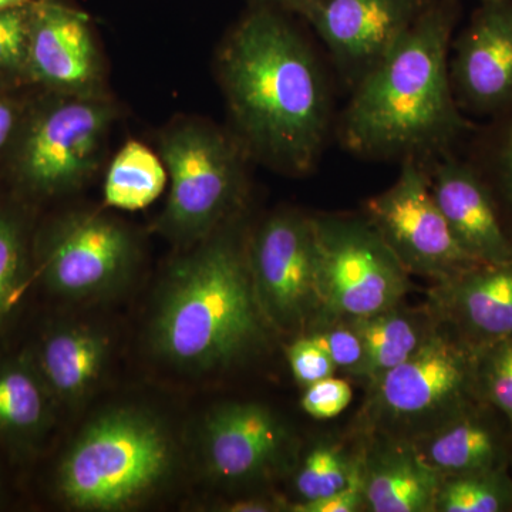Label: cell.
Segmentation results:
<instances>
[{
    "label": "cell",
    "instance_id": "6da1fadb",
    "mask_svg": "<svg viewBox=\"0 0 512 512\" xmlns=\"http://www.w3.org/2000/svg\"><path fill=\"white\" fill-rule=\"evenodd\" d=\"M282 10L254 6L218 52V77L249 156L282 173L308 174L330 127L322 67Z\"/></svg>",
    "mask_w": 512,
    "mask_h": 512
},
{
    "label": "cell",
    "instance_id": "7a4b0ae2",
    "mask_svg": "<svg viewBox=\"0 0 512 512\" xmlns=\"http://www.w3.org/2000/svg\"><path fill=\"white\" fill-rule=\"evenodd\" d=\"M458 19L457 0H430L399 43L356 84L340 124V137L352 153L421 163L451 154L476 131L450 80Z\"/></svg>",
    "mask_w": 512,
    "mask_h": 512
},
{
    "label": "cell",
    "instance_id": "3957f363",
    "mask_svg": "<svg viewBox=\"0 0 512 512\" xmlns=\"http://www.w3.org/2000/svg\"><path fill=\"white\" fill-rule=\"evenodd\" d=\"M237 217L192 245L165 278L151 343L178 369L210 372L247 356L268 325L256 298L248 239Z\"/></svg>",
    "mask_w": 512,
    "mask_h": 512
},
{
    "label": "cell",
    "instance_id": "277c9868",
    "mask_svg": "<svg viewBox=\"0 0 512 512\" xmlns=\"http://www.w3.org/2000/svg\"><path fill=\"white\" fill-rule=\"evenodd\" d=\"M174 448L157 419L134 409L101 414L84 427L57 468V491L77 510H124L170 473Z\"/></svg>",
    "mask_w": 512,
    "mask_h": 512
},
{
    "label": "cell",
    "instance_id": "5b68a950",
    "mask_svg": "<svg viewBox=\"0 0 512 512\" xmlns=\"http://www.w3.org/2000/svg\"><path fill=\"white\" fill-rule=\"evenodd\" d=\"M161 157L170 195L157 229L192 247L238 217L247 187V151L237 137L210 123L181 120L161 133Z\"/></svg>",
    "mask_w": 512,
    "mask_h": 512
},
{
    "label": "cell",
    "instance_id": "8992f818",
    "mask_svg": "<svg viewBox=\"0 0 512 512\" xmlns=\"http://www.w3.org/2000/svg\"><path fill=\"white\" fill-rule=\"evenodd\" d=\"M116 107L107 96L50 92L30 111L13 143V174L40 197L86 184L101 163Z\"/></svg>",
    "mask_w": 512,
    "mask_h": 512
},
{
    "label": "cell",
    "instance_id": "52a82bcc",
    "mask_svg": "<svg viewBox=\"0 0 512 512\" xmlns=\"http://www.w3.org/2000/svg\"><path fill=\"white\" fill-rule=\"evenodd\" d=\"M370 386L367 412L375 429L412 441L480 400L476 352L440 323L414 355Z\"/></svg>",
    "mask_w": 512,
    "mask_h": 512
},
{
    "label": "cell",
    "instance_id": "ba28073f",
    "mask_svg": "<svg viewBox=\"0 0 512 512\" xmlns=\"http://www.w3.org/2000/svg\"><path fill=\"white\" fill-rule=\"evenodd\" d=\"M312 218L325 322L366 318L403 302L410 274L366 217Z\"/></svg>",
    "mask_w": 512,
    "mask_h": 512
},
{
    "label": "cell",
    "instance_id": "9c48e42d",
    "mask_svg": "<svg viewBox=\"0 0 512 512\" xmlns=\"http://www.w3.org/2000/svg\"><path fill=\"white\" fill-rule=\"evenodd\" d=\"M256 298L269 326L305 335L325 322L319 292V249L313 218L281 211L248 238Z\"/></svg>",
    "mask_w": 512,
    "mask_h": 512
},
{
    "label": "cell",
    "instance_id": "30bf717a",
    "mask_svg": "<svg viewBox=\"0 0 512 512\" xmlns=\"http://www.w3.org/2000/svg\"><path fill=\"white\" fill-rule=\"evenodd\" d=\"M366 220L410 275L440 284L483 265L454 238L420 161H402L392 187L366 202Z\"/></svg>",
    "mask_w": 512,
    "mask_h": 512
},
{
    "label": "cell",
    "instance_id": "8fae6325",
    "mask_svg": "<svg viewBox=\"0 0 512 512\" xmlns=\"http://www.w3.org/2000/svg\"><path fill=\"white\" fill-rule=\"evenodd\" d=\"M136 258V239L123 222L101 212H70L43 234L39 272L56 295L86 301L119 288Z\"/></svg>",
    "mask_w": 512,
    "mask_h": 512
},
{
    "label": "cell",
    "instance_id": "7c38bea8",
    "mask_svg": "<svg viewBox=\"0 0 512 512\" xmlns=\"http://www.w3.org/2000/svg\"><path fill=\"white\" fill-rule=\"evenodd\" d=\"M430 0H309L299 15L318 33L340 73L356 84L412 28Z\"/></svg>",
    "mask_w": 512,
    "mask_h": 512
},
{
    "label": "cell",
    "instance_id": "4fadbf2b",
    "mask_svg": "<svg viewBox=\"0 0 512 512\" xmlns=\"http://www.w3.org/2000/svg\"><path fill=\"white\" fill-rule=\"evenodd\" d=\"M450 80L463 113L512 109V0H485L451 43Z\"/></svg>",
    "mask_w": 512,
    "mask_h": 512
},
{
    "label": "cell",
    "instance_id": "5bb4252c",
    "mask_svg": "<svg viewBox=\"0 0 512 512\" xmlns=\"http://www.w3.org/2000/svg\"><path fill=\"white\" fill-rule=\"evenodd\" d=\"M28 16L29 79L49 92L106 96L89 16L62 0H33Z\"/></svg>",
    "mask_w": 512,
    "mask_h": 512
},
{
    "label": "cell",
    "instance_id": "9a60e30c",
    "mask_svg": "<svg viewBox=\"0 0 512 512\" xmlns=\"http://www.w3.org/2000/svg\"><path fill=\"white\" fill-rule=\"evenodd\" d=\"M430 185L454 238L471 258L483 265H512L511 232L470 160L437 158Z\"/></svg>",
    "mask_w": 512,
    "mask_h": 512
},
{
    "label": "cell",
    "instance_id": "2e32d148",
    "mask_svg": "<svg viewBox=\"0 0 512 512\" xmlns=\"http://www.w3.org/2000/svg\"><path fill=\"white\" fill-rule=\"evenodd\" d=\"M288 434L271 410L255 403H229L208 414L201 448L208 471L224 481L251 480L274 466Z\"/></svg>",
    "mask_w": 512,
    "mask_h": 512
},
{
    "label": "cell",
    "instance_id": "e0dca14e",
    "mask_svg": "<svg viewBox=\"0 0 512 512\" xmlns=\"http://www.w3.org/2000/svg\"><path fill=\"white\" fill-rule=\"evenodd\" d=\"M430 311L474 352L512 336V265H478L436 284Z\"/></svg>",
    "mask_w": 512,
    "mask_h": 512
},
{
    "label": "cell",
    "instance_id": "ac0fdd59",
    "mask_svg": "<svg viewBox=\"0 0 512 512\" xmlns=\"http://www.w3.org/2000/svg\"><path fill=\"white\" fill-rule=\"evenodd\" d=\"M474 400L450 419L410 441L421 460L441 477L505 470L508 440L504 430Z\"/></svg>",
    "mask_w": 512,
    "mask_h": 512
},
{
    "label": "cell",
    "instance_id": "d6986e66",
    "mask_svg": "<svg viewBox=\"0 0 512 512\" xmlns=\"http://www.w3.org/2000/svg\"><path fill=\"white\" fill-rule=\"evenodd\" d=\"M366 510L429 512L436 510L443 477L419 457L410 441L383 436L360 460Z\"/></svg>",
    "mask_w": 512,
    "mask_h": 512
},
{
    "label": "cell",
    "instance_id": "ffe728a7",
    "mask_svg": "<svg viewBox=\"0 0 512 512\" xmlns=\"http://www.w3.org/2000/svg\"><path fill=\"white\" fill-rule=\"evenodd\" d=\"M109 353V339L100 330L60 325L47 330L30 359L53 399L76 403L99 382Z\"/></svg>",
    "mask_w": 512,
    "mask_h": 512
},
{
    "label": "cell",
    "instance_id": "44dd1931",
    "mask_svg": "<svg viewBox=\"0 0 512 512\" xmlns=\"http://www.w3.org/2000/svg\"><path fill=\"white\" fill-rule=\"evenodd\" d=\"M365 346V362L359 376L370 383L402 365L440 325L430 311L404 308L403 302L376 315L346 320Z\"/></svg>",
    "mask_w": 512,
    "mask_h": 512
},
{
    "label": "cell",
    "instance_id": "7402d4cb",
    "mask_svg": "<svg viewBox=\"0 0 512 512\" xmlns=\"http://www.w3.org/2000/svg\"><path fill=\"white\" fill-rule=\"evenodd\" d=\"M55 402L32 359L0 362V437L32 444L45 434Z\"/></svg>",
    "mask_w": 512,
    "mask_h": 512
},
{
    "label": "cell",
    "instance_id": "603a6c76",
    "mask_svg": "<svg viewBox=\"0 0 512 512\" xmlns=\"http://www.w3.org/2000/svg\"><path fill=\"white\" fill-rule=\"evenodd\" d=\"M167 178V170L158 154L140 141H128L107 170L104 202L117 210H143L160 197Z\"/></svg>",
    "mask_w": 512,
    "mask_h": 512
},
{
    "label": "cell",
    "instance_id": "cb8c5ba5",
    "mask_svg": "<svg viewBox=\"0 0 512 512\" xmlns=\"http://www.w3.org/2000/svg\"><path fill=\"white\" fill-rule=\"evenodd\" d=\"M512 508V481L505 470L443 478L437 494L440 512H501Z\"/></svg>",
    "mask_w": 512,
    "mask_h": 512
},
{
    "label": "cell",
    "instance_id": "d4e9b609",
    "mask_svg": "<svg viewBox=\"0 0 512 512\" xmlns=\"http://www.w3.org/2000/svg\"><path fill=\"white\" fill-rule=\"evenodd\" d=\"M360 478V460H352L342 448L332 444H318L296 471L295 490L299 503H306L340 493Z\"/></svg>",
    "mask_w": 512,
    "mask_h": 512
},
{
    "label": "cell",
    "instance_id": "484cf974",
    "mask_svg": "<svg viewBox=\"0 0 512 512\" xmlns=\"http://www.w3.org/2000/svg\"><path fill=\"white\" fill-rule=\"evenodd\" d=\"M478 140L470 161L493 192L503 218L507 214L512 220V109L491 119Z\"/></svg>",
    "mask_w": 512,
    "mask_h": 512
},
{
    "label": "cell",
    "instance_id": "4316f807",
    "mask_svg": "<svg viewBox=\"0 0 512 512\" xmlns=\"http://www.w3.org/2000/svg\"><path fill=\"white\" fill-rule=\"evenodd\" d=\"M476 394L512 431V336L476 352Z\"/></svg>",
    "mask_w": 512,
    "mask_h": 512
},
{
    "label": "cell",
    "instance_id": "83f0119b",
    "mask_svg": "<svg viewBox=\"0 0 512 512\" xmlns=\"http://www.w3.org/2000/svg\"><path fill=\"white\" fill-rule=\"evenodd\" d=\"M26 279V248L19 222L0 212V326L5 323Z\"/></svg>",
    "mask_w": 512,
    "mask_h": 512
},
{
    "label": "cell",
    "instance_id": "f1b7e54d",
    "mask_svg": "<svg viewBox=\"0 0 512 512\" xmlns=\"http://www.w3.org/2000/svg\"><path fill=\"white\" fill-rule=\"evenodd\" d=\"M28 6L0 10V77L3 79H29Z\"/></svg>",
    "mask_w": 512,
    "mask_h": 512
},
{
    "label": "cell",
    "instance_id": "f546056e",
    "mask_svg": "<svg viewBox=\"0 0 512 512\" xmlns=\"http://www.w3.org/2000/svg\"><path fill=\"white\" fill-rule=\"evenodd\" d=\"M322 325V329H312L308 335L328 353L338 369L359 376L365 362V346L356 330L346 320H328Z\"/></svg>",
    "mask_w": 512,
    "mask_h": 512
},
{
    "label": "cell",
    "instance_id": "4dcf8cb0",
    "mask_svg": "<svg viewBox=\"0 0 512 512\" xmlns=\"http://www.w3.org/2000/svg\"><path fill=\"white\" fill-rule=\"evenodd\" d=\"M288 360L293 377L303 387L335 375L338 369L328 353L308 333L293 340L288 348Z\"/></svg>",
    "mask_w": 512,
    "mask_h": 512
},
{
    "label": "cell",
    "instance_id": "1f68e13d",
    "mask_svg": "<svg viewBox=\"0 0 512 512\" xmlns=\"http://www.w3.org/2000/svg\"><path fill=\"white\" fill-rule=\"evenodd\" d=\"M352 396V387L348 382L330 376L305 387L301 406L305 413L313 419H335L339 414L345 412Z\"/></svg>",
    "mask_w": 512,
    "mask_h": 512
},
{
    "label": "cell",
    "instance_id": "d6a6232c",
    "mask_svg": "<svg viewBox=\"0 0 512 512\" xmlns=\"http://www.w3.org/2000/svg\"><path fill=\"white\" fill-rule=\"evenodd\" d=\"M365 495H363L362 478L350 485L346 490L320 498V500L296 503L291 510L296 512H356L365 510Z\"/></svg>",
    "mask_w": 512,
    "mask_h": 512
},
{
    "label": "cell",
    "instance_id": "836d02e7",
    "mask_svg": "<svg viewBox=\"0 0 512 512\" xmlns=\"http://www.w3.org/2000/svg\"><path fill=\"white\" fill-rule=\"evenodd\" d=\"M23 119L18 101L0 93V154L15 143Z\"/></svg>",
    "mask_w": 512,
    "mask_h": 512
},
{
    "label": "cell",
    "instance_id": "e575fe53",
    "mask_svg": "<svg viewBox=\"0 0 512 512\" xmlns=\"http://www.w3.org/2000/svg\"><path fill=\"white\" fill-rule=\"evenodd\" d=\"M309 0H252L254 6H268L279 10H289V12L301 13Z\"/></svg>",
    "mask_w": 512,
    "mask_h": 512
},
{
    "label": "cell",
    "instance_id": "d590c367",
    "mask_svg": "<svg viewBox=\"0 0 512 512\" xmlns=\"http://www.w3.org/2000/svg\"><path fill=\"white\" fill-rule=\"evenodd\" d=\"M225 510L232 512H266L274 510V505L266 503V501L245 500L229 504Z\"/></svg>",
    "mask_w": 512,
    "mask_h": 512
},
{
    "label": "cell",
    "instance_id": "8d00e7d4",
    "mask_svg": "<svg viewBox=\"0 0 512 512\" xmlns=\"http://www.w3.org/2000/svg\"><path fill=\"white\" fill-rule=\"evenodd\" d=\"M32 2L33 0H0V10L25 8Z\"/></svg>",
    "mask_w": 512,
    "mask_h": 512
},
{
    "label": "cell",
    "instance_id": "74e56055",
    "mask_svg": "<svg viewBox=\"0 0 512 512\" xmlns=\"http://www.w3.org/2000/svg\"><path fill=\"white\" fill-rule=\"evenodd\" d=\"M480 2H485V0H480Z\"/></svg>",
    "mask_w": 512,
    "mask_h": 512
}]
</instances>
